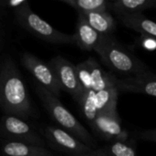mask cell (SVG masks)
<instances>
[{"instance_id":"15","label":"cell","mask_w":156,"mask_h":156,"mask_svg":"<svg viewBox=\"0 0 156 156\" xmlns=\"http://www.w3.org/2000/svg\"><path fill=\"white\" fill-rule=\"evenodd\" d=\"M110 6L118 16H121L156 8V0H117L111 3Z\"/></svg>"},{"instance_id":"9","label":"cell","mask_w":156,"mask_h":156,"mask_svg":"<svg viewBox=\"0 0 156 156\" xmlns=\"http://www.w3.org/2000/svg\"><path fill=\"white\" fill-rule=\"evenodd\" d=\"M45 136L51 147L69 156L80 155L93 151L92 148L85 145L61 128L48 126L45 129Z\"/></svg>"},{"instance_id":"21","label":"cell","mask_w":156,"mask_h":156,"mask_svg":"<svg viewBox=\"0 0 156 156\" xmlns=\"http://www.w3.org/2000/svg\"><path fill=\"white\" fill-rule=\"evenodd\" d=\"M75 67H76V71L79 80L84 91L91 90V77H90V71L87 61L85 60L78 65H75Z\"/></svg>"},{"instance_id":"8","label":"cell","mask_w":156,"mask_h":156,"mask_svg":"<svg viewBox=\"0 0 156 156\" xmlns=\"http://www.w3.org/2000/svg\"><path fill=\"white\" fill-rule=\"evenodd\" d=\"M90 125L100 138L110 143L128 141V133L122 128L117 112L99 113Z\"/></svg>"},{"instance_id":"14","label":"cell","mask_w":156,"mask_h":156,"mask_svg":"<svg viewBox=\"0 0 156 156\" xmlns=\"http://www.w3.org/2000/svg\"><path fill=\"white\" fill-rule=\"evenodd\" d=\"M119 18L126 27L156 39V22L146 18L142 13L124 15Z\"/></svg>"},{"instance_id":"5","label":"cell","mask_w":156,"mask_h":156,"mask_svg":"<svg viewBox=\"0 0 156 156\" xmlns=\"http://www.w3.org/2000/svg\"><path fill=\"white\" fill-rule=\"evenodd\" d=\"M48 66L54 71L61 90L67 91L79 103L84 90L79 80L76 67L62 57H54L48 62Z\"/></svg>"},{"instance_id":"12","label":"cell","mask_w":156,"mask_h":156,"mask_svg":"<svg viewBox=\"0 0 156 156\" xmlns=\"http://www.w3.org/2000/svg\"><path fill=\"white\" fill-rule=\"evenodd\" d=\"M86 61L90 71L91 90L97 92L108 88L115 87L116 76L114 74L105 71L94 58H89Z\"/></svg>"},{"instance_id":"25","label":"cell","mask_w":156,"mask_h":156,"mask_svg":"<svg viewBox=\"0 0 156 156\" xmlns=\"http://www.w3.org/2000/svg\"><path fill=\"white\" fill-rule=\"evenodd\" d=\"M2 61L3 59H0V75H1V69H2Z\"/></svg>"},{"instance_id":"1","label":"cell","mask_w":156,"mask_h":156,"mask_svg":"<svg viewBox=\"0 0 156 156\" xmlns=\"http://www.w3.org/2000/svg\"><path fill=\"white\" fill-rule=\"evenodd\" d=\"M0 108L6 115L20 119L27 118L31 112L30 100L24 80L10 57H5L2 61Z\"/></svg>"},{"instance_id":"16","label":"cell","mask_w":156,"mask_h":156,"mask_svg":"<svg viewBox=\"0 0 156 156\" xmlns=\"http://www.w3.org/2000/svg\"><path fill=\"white\" fill-rule=\"evenodd\" d=\"M2 150L7 156H54L45 147L12 141L4 144Z\"/></svg>"},{"instance_id":"7","label":"cell","mask_w":156,"mask_h":156,"mask_svg":"<svg viewBox=\"0 0 156 156\" xmlns=\"http://www.w3.org/2000/svg\"><path fill=\"white\" fill-rule=\"evenodd\" d=\"M21 61L24 67L34 76L42 87L58 98L61 93V87L52 69L38 59L36 56L25 52L21 55Z\"/></svg>"},{"instance_id":"19","label":"cell","mask_w":156,"mask_h":156,"mask_svg":"<svg viewBox=\"0 0 156 156\" xmlns=\"http://www.w3.org/2000/svg\"><path fill=\"white\" fill-rule=\"evenodd\" d=\"M95 95H96V91H94L93 90H86L83 92V95L78 103L81 110L82 114L84 115L89 124H90L98 115L95 106Z\"/></svg>"},{"instance_id":"18","label":"cell","mask_w":156,"mask_h":156,"mask_svg":"<svg viewBox=\"0 0 156 156\" xmlns=\"http://www.w3.org/2000/svg\"><path fill=\"white\" fill-rule=\"evenodd\" d=\"M75 8L79 13L94 11H107L111 3L106 0H61Z\"/></svg>"},{"instance_id":"23","label":"cell","mask_w":156,"mask_h":156,"mask_svg":"<svg viewBox=\"0 0 156 156\" xmlns=\"http://www.w3.org/2000/svg\"><path fill=\"white\" fill-rule=\"evenodd\" d=\"M76 156H108V154H106L105 150L103 148L98 149V150H93L90 153L84 154H80V155H76Z\"/></svg>"},{"instance_id":"10","label":"cell","mask_w":156,"mask_h":156,"mask_svg":"<svg viewBox=\"0 0 156 156\" xmlns=\"http://www.w3.org/2000/svg\"><path fill=\"white\" fill-rule=\"evenodd\" d=\"M115 87L119 91L142 93L156 98V75L149 71L125 79L116 77Z\"/></svg>"},{"instance_id":"3","label":"cell","mask_w":156,"mask_h":156,"mask_svg":"<svg viewBox=\"0 0 156 156\" xmlns=\"http://www.w3.org/2000/svg\"><path fill=\"white\" fill-rule=\"evenodd\" d=\"M35 90L49 116L61 127L62 130L68 132L85 145L92 149L96 146V141L91 134L76 119V117L63 106L56 96L47 90L40 84H37Z\"/></svg>"},{"instance_id":"6","label":"cell","mask_w":156,"mask_h":156,"mask_svg":"<svg viewBox=\"0 0 156 156\" xmlns=\"http://www.w3.org/2000/svg\"><path fill=\"white\" fill-rule=\"evenodd\" d=\"M0 132L8 140L44 147V140L22 119L5 115L2 118Z\"/></svg>"},{"instance_id":"17","label":"cell","mask_w":156,"mask_h":156,"mask_svg":"<svg viewBox=\"0 0 156 156\" xmlns=\"http://www.w3.org/2000/svg\"><path fill=\"white\" fill-rule=\"evenodd\" d=\"M119 90L116 87L108 88L96 92L95 106L98 114L102 112H117V100Z\"/></svg>"},{"instance_id":"20","label":"cell","mask_w":156,"mask_h":156,"mask_svg":"<svg viewBox=\"0 0 156 156\" xmlns=\"http://www.w3.org/2000/svg\"><path fill=\"white\" fill-rule=\"evenodd\" d=\"M108 156H138L133 144L127 142H112L102 147Z\"/></svg>"},{"instance_id":"11","label":"cell","mask_w":156,"mask_h":156,"mask_svg":"<svg viewBox=\"0 0 156 156\" xmlns=\"http://www.w3.org/2000/svg\"><path fill=\"white\" fill-rule=\"evenodd\" d=\"M73 38L74 44H76L80 48L85 51H91L94 50L96 46L99 44L101 35L95 31L84 16L79 13Z\"/></svg>"},{"instance_id":"4","label":"cell","mask_w":156,"mask_h":156,"mask_svg":"<svg viewBox=\"0 0 156 156\" xmlns=\"http://www.w3.org/2000/svg\"><path fill=\"white\" fill-rule=\"evenodd\" d=\"M14 14L18 24L37 38L55 45L74 44L73 35H68L54 28L35 14L30 9L27 2L15 8Z\"/></svg>"},{"instance_id":"13","label":"cell","mask_w":156,"mask_h":156,"mask_svg":"<svg viewBox=\"0 0 156 156\" xmlns=\"http://www.w3.org/2000/svg\"><path fill=\"white\" fill-rule=\"evenodd\" d=\"M80 14H81L90 26L101 36H110L115 30V20L107 11H94Z\"/></svg>"},{"instance_id":"24","label":"cell","mask_w":156,"mask_h":156,"mask_svg":"<svg viewBox=\"0 0 156 156\" xmlns=\"http://www.w3.org/2000/svg\"><path fill=\"white\" fill-rule=\"evenodd\" d=\"M4 34H3V31L1 30V28H0V47L2 46V44H3V41H4Z\"/></svg>"},{"instance_id":"22","label":"cell","mask_w":156,"mask_h":156,"mask_svg":"<svg viewBox=\"0 0 156 156\" xmlns=\"http://www.w3.org/2000/svg\"><path fill=\"white\" fill-rule=\"evenodd\" d=\"M139 137L141 140H144V141L156 143V129L141 132L139 133Z\"/></svg>"},{"instance_id":"2","label":"cell","mask_w":156,"mask_h":156,"mask_svg":"<svg viewBox=\"0 0 156 156\" xmlns=\"http://www.w3.org/2000/svg\"><path fill=\"white\" fill-rule=\"evenodd\" d=\"M94 51L112 73L133 77L149 72L147 66L143 61L123 48L111 35L101 36Z\"/></svg>"}]
</instances>
